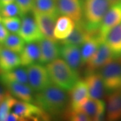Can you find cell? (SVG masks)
Segmentation results:
<instances>
[{"instance_id":"obj_1","label":"cell","mask_w":121,"mask_h":121,"mask_svg":"<svg viewBox=\"0 0 121 121\" xmlns=\"http://www.w3.org/2000/svg\"><path fill=\"white\" fill-rule=\"evenodd\" d=\"M34 103L50 117H56L64 114L67 110L69 94L65 90L51 83L42 91L36 92Z\"/></svg>"},{"instance_id":"obj_2","label":"cell","mask_w":121,"mask_h":121,"mask_svg":"<svg viewBox=\"0 0 121 121\" xmlns=\"http://www.w3.org/2000/svg\"><path fill=\"white\" fill-rule=\"evenodd\" d=\"M46 68L52 83L65 90H70L79 80L78 71L72 69L63 59L57 58L47 63Z\"/></svg>"},{"instance_id":"obj_3","label":"cell","mask_w":121,"mask_h":121,"mask_svg":"<svg viewBox=\"0 0 121 121\" xmlns=\"http://www.w3.org/2000/svg\"><path fill=\"white\" fill-rule=\"evenodd\" d=\"M112 3L110 0H83L82 21L90 32H98L104 16Z\"/></svg>"},{"instance_id":"obj_4","label":"cell","mask_w":121,"mask_h":121,"mask_svg":"<svg viewBox=\"0 0 121 121\" xmlns=\"http://www.w3.org/2000/svg\"><path fill=\"white\" fill-rule=\"evenodd\" d=\"M98 72L103 80L106 94L121 89V58L110 60Z\"/></svg>"},{"instance_id":"obj_5","label":"cell","mask_w":121,"mask_h":121,"mask_svg":"<svg viewBox=\"0 0 121 121\" xmlns=\"http://www.w3.org/2000/svg\"><path fill=\"white\" fill-rule=\"evenodd\" d=\"M28 82L35 92H39L48 86L52 82L46 67L43 64L34 63L27 67Z\"/></svg>"},{"instance_id":"obj_6","label":"cell","mask_w":121,"mask_h":121,"mask_svg":"<svg viewBox=\"0 0 121 121\" xmlns=\"http://www.w3.org/2000/svg\"><path fill=\"white\" fill-rule=\"evenodd\" d=\"M12 110L22 121H48L51 118L47 113L33 102L17 100Z\"/></svg>"},{"instance_id":"obj_7","label":"cell","mask_w":121,"mask_h":121,"mask_svg":"<svg viewBox=\"0 0 121 121\" xmlns=\"http://www.w3.org/2000/svg\"><path fill=\"white\" fill-rule=\"evenodd\" d=\"M121 22V0L113 2L104 16L98 30V35L104 41L109 31Z\"/></svg>"},{"instance_id":"obj_8","label":"cell","mask_w":121,"mask_h":121,"mask_svg":"<svg viewBox=\"0 0 121 121\" xmlns=\"http://www.w3.org/2000/svg\"><path fill=\"white\" fill-rule=\"evenodd\" d=\"M112 59H114L112 52L108 44L103 41L99 44L95 53L87 61L85 73L86 74L98 71Z\"/></svg>"},{"instance_id":"obj_9","label":"cell","mask_w":121,"mask_h":121,"mask_svg":"<svg viewBox=\"0 0 121 121\" xmlns=\"http://www.w3.org/2000/svg\"><path fill=\"white\" fill-rule=\"evenodd\" d=\"M21 26L18 32V35L25 43L39 42L44 37L40 32L35 18L28 15L22 16Z\"/></svg>"},{"instance_id":"obj_10","label":"cell","mask_w":121,"mask_h":121,"mask_svg":"<svg viewBox=\"0 0 121 121\" xmlns=\"http://www.w3.org/2000/svg\"><path fill=\"white\" fill-rule=\"evenodd\" d=\"M35 21L44 37L56 40L54 36V30L58 16L43 13L34 9L32 10Z\"/></svg>"},{"instance_id":"obj_11","label":"cell","mask_w":121,"mask_h":121,"mask_svg":"<svg viewBox=\"0 0 121 121\" xmlns=\"http://www.w3.org/2000/svg\"><path fill=\"white\" fill-rule=\"evenodd\" d=\"M83 0H56L59 15H63L78 22L82 18Z\"/></svg>"},{"instance_id":"obj_12","label":"cell","mask_w":121,"mask_h":121,"mask_svg":"<svg viewBox=\"0 0 121 121\" xmlns=\"http://www.w3.org/2000/svg\"><path fill=\"white\" fill-rule=\"evenodd\" d=\"M40 55L39 62L40 64H47L60 56V47L56 40L43 37L39 41Z\"/></svg>"},{"instance_id":"obj_13","label":"cell","mask_w":121,"mask_h":121,"mask_svg":"<svg viewBox=\"0 0 121 121\" xmlns=\"http://www.w3.org/2000/svg\"><path fill=\"white\" fill-rule=\"evenodd\" d=\"M79 110L90 118V121H102L105 117L106 104L101 99L88 98L81 106Z\"/></svg>"},{"instance_id":"obj_14","label":"cell","mask_w":121,"mask_h":121,"mask_svg":"<svg viewBox=\"0 0 121 121\" xmlns=\"http://www.w3.org/2000/svg\"><path fill=\"white\" fill-rule=\"evenodd\" d=\"M60 56L74 70L78 71L84 64L80 48L73 44H62L60 47Z\"/></svg>"},{"instance_id":"obj_15","label":"cell","mask_w":121,"mask_h":121,"mask_svg":"<svg viewBox=\"0 0 121 121\" xmlns=\"http://www.w3.org/2000/svg\"><path fill=\"white\" fill-rule=\"evenodd\" d=\"M69 109L78 110L83 103L89 98V93L85 80H79L69 90Z\"/></svg>"},{"instance_id":"obj_16","label":"cell","mask_w":121,"mask_h":121,"mask_svg":"<svg viewBox=\"0 0 121 121\" xmlns=\"http://www.w3.org/2000/svg\"><path fill=\"white\" fill-rule=\"evenodd\" d=\"M89 97L95 99H102L106 94L103 80L98 71L86 73L85 75Z\"/></svg>"},{"instance_id":"obj_17","label":"cell","mask_w":121,"mask_h":121,"mask_svg":"<svg viewBox=\"0 0 121 121\" xmlns=\"http://www.w3.org/2000/svg\"><path fill=\"white\" fill-rule=\"evenodd\" d=\"M106 114L108 121H117L121 119V89L108 94Z\"/></svg>"},{"instance_id":"obj_18","label":"cell","mask_w":121,"mask_h":121,"mask_svg":"<svg viewBox=\"0 0 121 121\" xmlns=\"http://www.w3.org/2000/svg\"><path fill=\"white\" fill-rule=\"evenodd\" d=\"M8 91L17 99L29 102H33L35 100L34 91L27 83L19 82H9L4 85Z\"/></svg>"},{"instance_id":"obj_19","label":"cell","mask_w":121,"mask_h":121,"mask_svg":"<svg viewBox=\"0 0 121 121\" xmlns=\"http://www.w3.org/2000/svg\"><path fill=\"white\" fill-rule=\"evenodd\" d=\"M95 33L90 32L87 30L82 20L75 22L73 30L71 32V35L67 39H65L63 40H61V44L81 46L91 35Z\"/></svg>"},{"instance_id":"obj_20","label":"cell","mask_w":121,"mask_h":121,"mask_svg":"<svg viewBox=\"0 0 121 121\" xmlns=\"http://www.w3.org/2000/svg\"><path fill=\"white\" fill-rule=\"evenodd\" d=\"M20 56L4 46H0V72L8 71L19 67Z\"/></svg>"},{"instance_id":"obj_21","label":"cell","mask_w":121,"mask_h":121,"mask_svg":"<svg viewBox=\"0 0 121 121\" xmlns=\"http://www.w3.org/2000/svg\"><path fill=\"white\" fill-rule=\"evenodd\" d=\"M104 42L112 52L114 59L121 58V22L112 28L106 35Z\"/></svg>"},{"instance_id":"obj_22","label":"cell","mask_w":121,"mask_h":121,"mask_svg":"<svg viewBox=\"0 0 121 121\" xmlns=\"http://www.w3.org/2000/svg\"><path fill=\"white\" fill-rule=\"evenodd\" d=\"M75 24V22L68 16L63 15L58 17L54 30V36L55 39L61 41L67 39L73 30Z\"/></svg>"},{"instance_id":"obj_23","label":"cell","mask_w":121,"mask_h":121,"mask_svg":"<svg viewBox=\"0 0 121 121\" xmlns=\"http://www.w3.org/2000/svg\"><path fill=\"white\" fill-rule=\"evenodd\" d=\"M20 55V65L23 67H28L39 61L40 55L39 42H33L27 44L24 46Z\"/></svg>"},{"instance_id":"obj_24","label":"cell","mask_w":121,"mask_h":121,"mask_svg":"<svg viewBox=\"0 0 121 121\" xmlns=\"http://www.w3.org/2000/svg\"><path fill=\"white\" fill-rule=\"evenodd\" d=\"M102 42H103V40L99 37L98 32L91 35L84 43L81 45L80 51L83 63H86L87 61L95 53Z\"/></svg>"},{"instance_id":"obj_25","label":"cell","mask_w":121,"mask_h":121,"mask_svg":"<svg viewBox=\"0 0 121 121\" xmlns=\"http://www.w3.org/2000/svg\"><path fill=\"white\" fill-rule=\"evenodd\" d=\"M9 82H19L28 84L26 69L17 67L8 71L0 72V83L5 85Z\"/></svg>"},{"instance_id":"obj_26","label":"cell","mask_w":121,"mask_h":121,"mask_svg":"<svg viewBox=\"0 0 121 121\" xmlns=\"http://www.w3.org/2000/svg\"><path fill=\"white\" fill-rule=\"evenodd\" d=\"M2 46L17 54H20L25 46V41L19 35L9 34Z\"/></svg>"},{"instance_id":"obj_27","label":"cell","mask_w":121,"mask_h":121,"mask_svg":"<svg viewBox=\"0 0 121 121\" xmlns=\"http://www.w3.org/2000/svg\"><path fill=\"white\" fill-rule=\"evenodd\" d=\"M34 9L43 13L59 16L56 0H35Z\"/></svg>"},{"instance_id":"obj_28","label":"cell","mask_w":121,"mask_h":121,"mask_svg":"<svg viewBox=\"0 0 121 121\" xmlns=\"http://www.w3.org/2000/svg\"><path fill=\"white\" fill-rule=\"evenodd\" d=\"M16 102V98L8 91L5 98L0 104V121H6L7 117Z\"/></svg>"},{"instance_id":"obj_29","label":"cell","mask_w":121,"mask_h":121,"mask_svg":"<svg viewBox=\"0 0 121 121\" xmlns=\"http://www.w3.org/2000/svg\"><path fill=\"white\" fill-rule=\"evenodd\" d=\"M1 20L9 32L13 33V34L18 33L20 28L21 21H22L20 17H17V16L2 17V18H1Z\"/></svg>"},{"instance_id":"obj_30","label":"cell","mask_w":121,"mask_h":121,"mask_svg":"<svg viewBox=\"0 0 121 121\" xmlns=\"http://www.w3.org/2000/svg\"><path fill=\"white\" fill-rule=\"evenodd\" d=\"M20 10V16L22 17L32 12L35 8V0H15Z\"/></svg>"},{"instance_id":"obj_31","label":"cell","mask_w":121,"mask_h":121,"mask_svg":"<svg viewBox=\"0 0 121 121\" xmlns=\"http://www.w3.org/2000/svg\"><path fill=\"white\" fill-rule=\"evenodd\" d=\"M66 118L73 121H90V118L81 110H73L69 109L63 114Z\"/></svg>"},{"instance_id":"obj_32","label":"cell","mask_w":121,"mask_h":121,"mask_svg":"<svg viewBox=\"0 0 121 121\" xmlns=\"http://www.w3.org/2000/svg\"><path fill=\"white\" fill-rule=\"evenodd\" d=\"M18 15H20V10L16 3H11L0 8V17H13Z\"/></svg>"},{"instance_id":"obj_33","label":"cell","mask_w":121,"mask_h":121,"mask_svg":"<svg viewBox=\"0 0 121 121\" xmlns=\"http://www.w3.org/2000/svg\"><path fill=\"white\" fill-rule=\"evenodd\" d=\"M9 31L5 27L3 23L1 22L0 18V46H2L4 43L5 40L9 35Z\"/></svg>"},{"instance_id":"obj_34","label":"cell","mask_w":121,"mask_h":121,"mask_svg":"<svg viewBox=\"0 0 121 121\" xmlns=\"http://www.w3.org/2000/svg\"><path fill=\"white\" fill-rule=\"evenodd\" d=\"M22 121V118L19 117L18 115H17L16 114L12 112H10L8 114V116L6 118V121Z\"/></svg>"},{"instance_id":"obj_35","label":"cell","mask_w":121,"mask_h":121,"mask_svg":"<svg viewBox=\"0 0 121 121\" xmlns=\"http://www.w3.org/2000/svg\"><path fill=\"white\" fill-rule=\"evenodd\" d=\"M8 91L5 90L2 87L0 86V104L2 102V101L4 99V98L6 96V94Z\"/></svg>"},{"instance_id":"obj_36","label":"cell","mask_w":121,"mask_h":121,"mask_svg":"<svg viewBox=\"0 0 121 121\" xmlns=\"http://www.w3.org/2000/svg\"><path fill=\"white\" fill-rule=\"evenodd\" d=\"M15 0H0V8L6 5L13 3Z\"/></svg>"},{"instance_id":"obj_37","label":"cell","mask_w":121,"mask_h":121,"mask_svg":"<svg viewBox=\"0 0 121 121\" xmlns=\"http://www.w3.org/2000/svg\"><path fill=\"white\" fill-rule=\"evenodd\" d=\"M110 1H111L112 2H115V1H117L118 0H110Z\"/></svg>"},{"instance_id":"obj_38","label":"cell","mask_w":121,"mask_h":121,"mask_svg":"<svg viewBox=\"0 0 121 121\" xmlns=\"http://www.w3.org/2000/svg\"><path fill=\"white\" fill-rule=\"evenodd\" d=\"M0 18H1V17H0Z\"/></svg>"}]
</instances>
